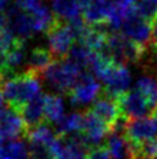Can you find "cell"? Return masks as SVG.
Returning a JSON list of instances; mask_svg holds the SVG:
<instances>
[{"label": "cell", "instance_id": "6da1fadb", "mask_svg": "<svg viewBox=\"0 0 157 159\" xmlns=\"http://www.w3.org/2000/svg\"><path fill=\"white\" fill-rule=\"evenodd\" d=\"M5 101L20 111L26 103L41 95V76L32 71L19 72L2 83Z\"/></svg>", "mask_w": 157, "mask_h": 159}, {"label": "cell", "instance_id": "7a4b0ae2", "mask_svg": "<svg viewBox=\"0 0 157 159\" xmlns=\"http://www.w3.org/2000/svg\"><path fill=\"white\" fill-rule=\"evenodd\" d=\"M81 69L70 58L55 61L41 76L53 89L59 93H70L81 75Z\"/></svg>", "mask_w": 157, "mask_h": 159}, {"label": "cell", "instance_id": "3957f363", "mask_svg": "<svg viewBox=\"0 0 157 159\" xmlns=\"http://www.w3.org/2000/svg\"><path fill=\"white\" fill-rule=\"evenodd\" d=\"M106 52L108 55L117 63H140L147 50L140 48L139 45L132 42L119 32H109L106 41Z\"/></svg>", "mask_w": 157, "mask_h": 159}, {"label": "cell", "instance_id": "277c9868", "mask_svg": "<svg viewBox=\"0 0 157 159\" xmlns=\"http://www.w3.org/2000/svg\"><path fill=\"white\" fill-rule=\"evenodd\" d=\"M49 49L55 57V59H66L68 58L70 50L76 43V36L71 28L68 21H64L54 16L51 25L46 30Z\"/></svg>", "mask_w": 157, "mask_h": 159}, {"label": "cell", "instance_id": "5b68a950", "mask_svg": "<svg viewBox=\"0 0 157 159\" xmlns=\"http://www.w3.org/2000/svg\"><path fill=\"white\" fill-rule=\"evenodd\" d=\"M122 130L127 141L134 146V149H136L144 142L157 138V120L155 116L130 118L125 120Z\"/></svg>", "mask_w": 157, "mask_h": 159}, {"label": "cell", "instance_id": "8992f818", "mask_svg": "<svg viewBox=\"0 0 157 159\" xmlns=\"http://www.w3.org/2000/svg\"><path fill=\"white\" fill-rule=\"evenodd\" d=\"M121 29L125 37L144 50H148L152 39V22L142 17L135 9H132V12L126 17Z\"/></svg>", "mask_w": 157, "mask_h": 159}, {"label": "cell", "instance_id": "52a82bcc", "mask_svg": "<svg viewBox=\"0 0 157 159\" xmlns=\"http://www.w3.org/2000/svg\"><path fill=\"white\" fill-rule=\"evenodd\" d=\"M101 93V84L93 74L84 72L80 75L76 84L70 91L68 98L74 107H85L93 104Z\"/></svg>", "mask_w": 157, "mask_h": 159}, {"label": "cell", "instance_id": "ba28073f", "mask_svg": "<svg viewBox=\"0 0 157 159\" xmlns=\"http://www.w3.org/2000/svg\"><path fill=\"white\" fill-rule=\"evenodd\" d=\"M29 128L22 118L20 111L13 107H4L0 111V139L2 141H16L26 137Z\"/></svg>", "mask_w": 157, "mask_h": 159}, {"label": "cell", "instance_id": "9c48e42d", "mask_svg": "<svg viewBox=\"0 0 157 159\" xmlns=\"http://www.w3.org/2000/svg\"><path fill=\"white\" fill-rule=\"evenodd\" d=\"M89 111H91L98 120L102 121L106 126L110 129V132H114V130L125 121L122 117L121 107L118 104V100L111 98L109 95H106V93L100 96L92 104V107L89 108Z\"/></svg>", "mask_w": 157, "mask_h": 159}, {"label": "cell", "instance_id": "30bf717a", "mask_svg": "<svg viewBox=\"0 0 157 159\" xmlns=\"http://www.w3.org/2000/svg\"><path fill=\"white\" fill-rule=\"evenodd\" d=\"M91 150L80 134L58 137L54 145L55 159H87Z\"/></svg>", "mask_w": 157, "mask_h": 159}, {"label": "cell", "instance_id": "8fae6325", "mask_svg": "<svg viewBox=\"0 0 157 159\" xmlns=\"http://www.w3.org/2000/svg\"><path fill=\"white\" fill-rule=\"evenodd\" d=\"M117 100L121 107L123 120L140 118V117H147L149 115H153V112L149 108L147 100H145L135 88L121 95Z\"/></svg>", "mask_w": 157, "mask_h": 159}, {"label": "cell", "instance_id": "7c38bea8", "mask_svg": "<svg viewBox=\"0 0 157 159\" xmlns=\"http://www.w3.org/2000/svg\"><path fill=\"white\" fill-rule=\"evenodd\" d=\"M110 133V129L101 120H98L91 111L88 109L84 112V120L80 135L91 149L98 147L101 142L106 138V135Z\"/></svg>", "mask_w": 157, "mask_h": 159}, {"label": "cell", "instance_id": "4fadbf2b", "mask_svg": "<svg viewBox=\"0 0 157 159\" xmlns=\"http://www.w3.org/2000/svg\"><path fill=\"white\" fill-rule=\"evenodd\" d=\"M5 17H7L5 25L15 33L16 37H19L22 41H25L26 38H30L33 34L37 33L32 16L21 11L16 5L5 13Z\"/></svg>", "mask_w": 157, "mask_h": 159}, {"label": "cell", "instance_id": "5bb4252c", "mask_svg": "<svg viewBox=\"0 0 157 159\" xmlns=\"http://www.w3.org/2000/svg\"><path fill=\"white\" fill-rule=\"evenodd\" d=\"M106 149H108L111 159H135L136 151L134 146L127 141L125 135L118 132H111L106 141Z\"/></svg>", "mask_w": 157, "mask_h": 159}, {"label": "cell", "instance_id": "9a60e30c", "mask_svg": "<svg viewBox=\"0 0 157 159\" xmlns=\"http://www.w3.org/2000/svg\"><path fill=\"white\" fill-rule=\"evenodd\" d=\"M45 96L46 95H39L29 103H26L24 107L20 109V113L26 126L29 129H33L41 124H45Z\"/></svg>", "mask_w": 157, "mask_h": 159}, {"label": "cell", "instance_id": "2e32d148", "mask_svg": "<svg viewBox=\"0 0 157 159\" xmlns=\"http://www.w3.org/2000/svg\"><path fill=\"white\" fill-rule=\"evenodd\" d=\"M55 61L57 59H55L53 53L50 52V49L34 48L26 59V70L41 76V74L46 69H49Z\"/></svg>", "mask_w": 157, "mask_h": 159}, {"label": "cell", "instance_id": "e0dca14e", "mask_svg": "<svg viewBox=\"0 0 157 159\" xmlns=\"http://www.w3.org/2000/svg\"><path fill=\"white\" fill-rule=\"evenodd\" d=\"M84 113L71 112L67 113L55 124V133L58 137H68V135L80 134L83 128Z\"/></svg>", "mask_w": 157, "mask_h": 159}, {"label": "cell", "instance_id": "ac0fdd59", "mask_svg": "<svg viewBox=\"0 0 157 159\" xmlns=\"http://www.w3.org/2000/svg\"><path fill=\"white\" fill-rule=\"evenodd\" d=\"M135 89L147 100L149 108L155 113L157 111V76L153 74L143 75L138 79Z\"/></svg>", "mask_w": 157, "mask_h": 159}, {"label": "cell", "instance_id": "d6986e66", "mask_svg": "<svg viewBox=\"0 0 157 159\" xmlns=\"http://www.w3.org/2000/svg\"><path fill=\"white\" fill-rule=\"evenodd\" d=\"M68 58L72 62H75L81 70L87 69V70L91 71L94 62H96L98 58V53H96L92 49H89L88 46H85V45L76 42L74 46H72V49L70 50Z\"/></svg>", "mask_w": 157, "mask_h": 159}, {"label": "cell", "instance_id": "ffe728a7", "mask_svg": "<svg viewBox=\"0 0 157 159\" xmlns=\"http://www.w3.org/2000/svg\"><path fill=\"white\" fill-rule=\"evenodd\" d=\"M54 16L64 21H74L83 16V9L76 0H51Z\"/></svg>", "mask_w": 157, "mask_h": 159}, {"label": "cell", "instance_id": "44dd1931", "mask_svg": "<svg viewBox=\"0 0 157 159\" xmlns=\"http://www.w3.org/2000/svg\"><path fill=\"white\" fill-rule=\"evenodd\" d=\"M64 116V101L60 95L45 96V120L47 124H57Z\"/></svg>", "mask_w": 157, "mask_h": 159}, {"label": "cell", "instance_id": "7402d4cb", "mask_svg": "<svg viewBox=\"0 0 157 159\" xmlns=\"http://www.w3.org/2000/svg\"><path fill=\"white\" fill-rule=\"evenodd\" d=\"M29 149L22 141H2L0 143V159H28Z\"/></svg>", "mask_w": 157, "mask_h": 159}, {"label": "cell", "instance_id": "603a6c76", "mask_svg": "<svg viewBox=\"0 0 157 159\" xmlns=\"http://www.w3.org/2000/svg\"><path fill=\"white\" fill-rule=\"evenodd\" d=\"M7 63L11 76L19 74L21 66L26 65V53H25V41L20 42L15 49H12L7 54Z\"/></svg>", "mask_w": 157, "mask_h": 159}, {"label": "cell", "instance_id": "cb8c5ba5", "mask_svg": "<svg viewBox=\"0 0 157 159\" xmlns=\"http://www.w3.org/2000/svg\"><path fill=\"white\" fill-rule=\"evenodd\" d=\"M22 42V39L16 37V34L9 29L7 25L0 26V53L8 54L11 50Z\"/></svg>", "mask_w": 157, "mask_h": 159}, {"label": "cell", "instance_id": "d4e9b609", "mask_svg": "<svg viewBox=\"0 0 157 159\" xmlns=\"http://www.w3.org/2000/svg\"><path fill=\"white\" fill-rule=\"evenodd\" d=\"M135 151H136V157L142 155V157L156 159L157 158V138L144 142V143H142L139 147H136Z\"/></svg>", "mask_w": 157, "mask_h": 159}, {"label": "cell", "instance_id": "484cf974", "mask_svg": "<svg viewBox=\"0 0 157 159\" xmlns=\"http://www.w3.org/2000/svg\"><path fill=\"white\" fill-rule=\"evenodd\" d=\"M87 159H111V157L106 147L98 146V147H94V149L91 150Z\"/></svg>", "mask_w": 157, "mask_h": 159}, {"label": "cell", "instance_id": "4316f807", "mask_svg": "<svg viewBox=\"0 0 157 159\" xmlns=\"http://www.w3.org/2000/svg\"><path fill=\"white\" fill-rule=\"evenodd\" d=\"M151 46L157 53V15L152 21V39H151Z\"/></svg>", "mask_w": 157, "mask_h": 159}, {"label": "cell", "instance_id": "83f0119b", "mask_svg": "<svg viewBox=\"0 0 157 159\" xmlns=\"http://www.w3.org/2000/svg\"><path fill=\"white\" fill-rule=\"evenodd\" d=\"M76 2H77V4H78V5H80V8L84 11V9H85V8L88 7L89 4L92 3V0H76Z\"/></svg>", "mask_w": 157, "mask_h": 159}, {"label": "cell", "instance_id": "f1b7e54d", "mask_svg": "<svg viewBox=\"0 0 157 159\" xmlns=\"http://www.w3.org/2000/svg\"><path fill=\"white\" fill-rule=\"evenodd\" d=\"M5 98H4V93H3V88H2V83H0V111L5 107Z\"/></svg>", "mask_w": 157, "mask_h": 159}, {"label": "cell", "instance_id": "f546056e", "mask_svg": "<svg viewBox=\"0 0 157 159\" xmlns=\"http://www.w3.org/2000/svg\"><path fill=\"white\" fill-rule=\"evenodd\" d=\"M8 0H0V12H4L5 8H7Z\"/></svg>", "mask_w": 157, "mask_h": 159}, {"label": "cell", "instance_id": "4dcf8cb0", "mask_svg": "<svg viewBox=\"0 0 157 159\" xmlns=\"http://www.w3.org/2000/svg\"><path fill=\"white\" fill-rule=\"evenodd\" d=\"M5 20H7V17H5V13L4 12H0V26L5 25Z\"/></svg>", "mask_w": 157, "mask_h": 159}, {"label": "cell", "instance_id": "1f68e13d", "mask_svg": "<svg viewBox=\"0 0 157 159\" xmlns=\"http://www.w3.org/2000/svg\"><path fill=\"white\" fill-rule=\"evenodd\" d=\"M135 159H152V158H147V157H142V155H138Z\"/></svg>", "mask_w": 157, "mask_h": 159}, {"label": "cell", "instance_id": "d6a6232c", "mask_svg": "<svg viewBox=\"0 0 157 159\" xmlns=\"http://www.w3.org/2000/svg\"><path fill=\"white\" fill-rule=\"evenodd\" d=\"M153 116H155V117H156V120H157V111H156V112H155V113H153Z\"/></svg>", "mask_w": 157, "mask_h": 159}, {"label": "cell", "instance_id": "836d02e7", "mask_svg": "<svg viewBox=\"0 0 157 159\" xmlns=\"http://www.w3.org/2000/svg\"><path fill=\"white\" fill-rule=\"evenodd\" d=\"M0 143H2V139H0Z\"/></svg>", "mask_w": 157, "mask_h": 159}, {"label": "cell", "instance_id": "e575fe53", "mask_svg": "<svg viewBox=\"0 0 157 159\" xmlns=\"http://www.w3.org/2000/svg\"><path fill=\"white\" fill-rule=\"evenodd\" d=\"M156 159H157V158H156Z\"/></svg>", "mask_w": 157, "mask_h": 159}]
</instances>
